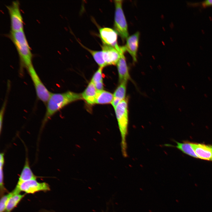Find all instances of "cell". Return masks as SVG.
I'll return each instance as SVG.
<instances>
[{"mask_svg": "<svg viewBox=\"0 0 212 212\" xmlns=\"http://www.w3.org/2000/svg\"><path fill=\"white\" fill-rule=\"evenodd\" d=\"M83 99L82 95L68 91L63 93H52L47 103V110L43 121L42 128L48 120L56 112L68 104Z\"/></svg>", "mask_w": 212, "mask_h": 212, "instance_id": "cell-1", "label": "cell"}, {"mask_svg": "<svg viewBox=\"0 0 212 212\" xmlns=\"http://www.w3.org/2000/svg\"><path fill=\"white\" fill-rule=\"evenodd\" d=\"M114 109L121 136V152L123 156L126 158L127 156L126 139L129 121L127 99L121 101Z\"/></svg>", "mask_w": 212, "mask_h": 212, "instance_id": "cell-2", "label": "cell"}, {"mask_svg": "<svg viewBox=\"0 0 212 212\" xmlns=\"http://www.w3.org/2000/svg\"><path fill=\"white\" fill-rule=\"evenodd\" d=\"M15 45L21 64L27 69L32 65V54L23 30L10 32L9 35Z\"/></svg>", "mask_w": 212, "mask_h": 212, "instance_id": "cell-3", "label": "cell"}, {"mask_svg": "<svg viewBox=\"0 0 212 212\" xmlns=\"http://www.w3.org/2000/svg\"><path fill=\"white\" fill-rule=\"evenodd\" d=\"M115 7L114 28L115 30L123 40L129 37L128 26L122 8V0L114 1Z\"/></svg>", "mask_w": 212, "mask_h": 212, "instance_id": "cell-4", "label": "cell"}, {"mask_svg": "<svg viewBox=\"0 0 212 212\" xmlns=\"http://www.w3.org/2000/svg\"><path fill=\"white\" fill-rule=\"evenodd\" d=\"M27 69L33 83L38 98L43 102L47 103L51 92L48 91L43 83L32 65Z\"/></svg>", "mask_w": 212, "mask_h": 212, "instance_id": "cell-5", "label": "cell"}, {"mask_svg": "<svg viewBox=\"0 0 212 212\" xmlns=\"http://www.w3.org/2000/svg\"><path fill=\"white\" fill-rule=\"evenodd\" d=\"M18 0L13 1L10 5H6L10 17L11 31L16 32L23 30L22 18Z\"/></svg>", "mask_w": 212, "mask_h": 212, "instance_id": "cell-6", "label": "cell"}, {"mask_svg": "<svg viewBox=\"0 0 212 212\" xmlns=\"http://www.w3.org/2000/svg\"><path fill=\"white\" fill-rule=\"evenodd\" d=\"M14 189L19 193L23 191L26 193L33 194L40 191H49L50 188L46 182H39L36 179H33L22 183L18 188L15 187Z\"/></svg>", "mask_w": 212, "mask_h": 212, "instance_id": "cell-7", "label": "cell"}, {"mask_svg": "<svg viewBox=\"0 0 212 212\" xmlns=\"http://www.w3.org/2000/svg\"><path fill=\"white\" fill-rule=\"evenodd\" d=\"M102 56L107 66L117 65L122 54L115 47L103 44L102 46Z\"/></svg>", "mask_w": 212, "mask_h": 212, "instance_id": "cell-8", "label": "cell"}, {"mask_svg": "<svg viewBox=\"0 0 212 212\" xmlns=\"http://www.w3.org/2000/svg\"><path fill=\"white\" fill-rule=\"evenodd\" d=\"M100 36L103 44L115 47L119 50L120 49L117 43V34L113 29L108 28H101L99 29Z\"/></svg>", "mask_w": 212, "mask_h": 212, "instance_id": "cell-9", "label": "cell"}, {"mask_svg": "<svg viewBox=\"0 0 212 212\" xmlns=\"http://www.w3.org/2000/svg\"><path fill=\"white\" fill-rule=\"evenodd\" d=\"M140 33L137 32L129 36L126 39L125 45L124 46L125 51L132 57L134 62L137 60V53L139 46Z\"/></svg>", "mask_w": 212, "mask_h": 212, "instance_id": "cell-10", "label": "cell"}, {"mask_svg": "<svg viewBox=\"0 0 212 212\" xmlns=\"http://www.w3.org/2000/svg\"><path fill=\"white\" fill-rule=\"evenodd\" d=\"M198 158L212 161V145L191 143Z\"/></svg>", "mask_w": 212, "mask_h": 212, "instance_id": "cell-11", "label": "cell"}, {"mask_svg": "<svg viewBox=\"0 0 212 212\" xmlns=\"http://www.w3.org/2000/svg\"><path fill=\"white\" fill-rule=\"evenodd\" d=\"M124 53L122 54L117 65L120 83L127 82L130 79L128 68Z\"/></svg>", "mask_w": 212, "mask_h": 212, "instance_id": "cell-12", "label": "cell"}, {"mask_svg": "<svg viewBox=\"0 0 212 212\" xmlns=\"http://www.w3.org/2000/svg\"><path fill=\"white\" fill-rule=\"evenodd\" d=\"M37 177L31 170L28 158L26 157L24 168L15 188H18L21 183L24 182L31 180L36 179Z\"/></svg>", "mask_w": 212, "mask_h": 212, "instance_id": "cell-13", "label": "cell"}, {"mask_svg": "<svg viewBox=\"0 0 212 212\" xmlns=\"http://www.w3.org/2000/svg\"><path fill=\"white\" fill-rule=\"evenodd\" d=\"M97 91L94 84L91 81L81 94L82 98L88 104L91 105L95 104Z\"/></svg>", "mask_w": 212, "mask_h": 212, "instance_id": "cell-14", "label": "cell"}, {"mask_svg": "<svg viewBox=\"0 0 212 212\" xmlns=\"http://www.w3.org/2000/svg\"><path fill=\"white\" fill-rule=\"evenodd\" d=\"M176 145L175 146L166 144L165 145L168 147H175L182 152L192 157L198 158L192 148L191 142H185L180 143L175 141Z\"/></svg>", "mask_w": 212, "mask_h": 212, "instance_id": "cell-15", "label": "cell"}, {"mask_svg": "<svg viewBox=\"0 0 212 212\" xmlns=\"http://www.w3.org/2000/svg\"><path fill=\"white\" fill-rule=\"evenodd\" d=\"M113 95L104 90L97 91L95 104H107L111 103L113 99Z\"/></svg>", "mask_w": 212, "mask_h": 212, "instance_id": "cell-16", "label": "cell"}, {"mask_svg": "<svg viewBox=\"0 0 212 212\" xmlns=\"http://www.w3.org/2000/svg\"><path fill=\"white\" fill-rule=\"evenodd\" d=\"M127 82L120 83L113 94V100L120 102L125 98Z\"/></svg>", "mask_w": 212, "mask_h": 212, "instance_id": "cell-17", "label": "cell"}, {"mask_svg": "<svg viewBox=\"0 0 212 212\" xmlns=\"http://www.w3.org/2000/svg\"><path fill=\"white\" fill-rule=\"evenodd\" d=\"M25 195V194H21L20 193L13 195L10 198L8 202L5 212H11L16 207Z\"/></svg>", "mask_w": 212, "mask_h": 212, "instance_id": "cell-18", "label": "cell"}, {"mask_svg": "<svg viewBox=\"0 0 212 212\" xmlns=\"http://www.w3.org/2000/svg\"><path fill=\"white\" fill-rule=\"evenodd\" d=\"M85 48L91 54L95 61L100 66V67L103 68L107 66L103 58L102 51L92 50L86 47Z\"/></svg>", "mask_w": 212, "mask_h": 212, "instance_id": "cell-19", "label": "cell"}, {"mask_svg": "<svg viewBox=\"0 0 212 212\" xmlns=\"http://www.w3.org/2000/svg\"><path fill=\"white\" fill-rule=\"evenodd\" d=\"M17 193L13 190L11 192L2 196L0 201V212L5 211L8 202L10 198L14 194Z\"/></svg>", "mask_w": 212, "mask_h": 212, "instance_id": "cell-20", "label": "cell"}, {"mask_svg": "<svg viewBox=\"0 0 212 212\" xmlns=\"http://www.w3.org/2000/svg\"><path fill=\"white\" fill-rule=\"evenodd\" d=\"M103 68L100 67L93 75L91 81L94 84L103 81L102 72Z\"/></svg>", "mask_w": 212, "mask_h": 212, "instance_id": "cell-21", "label": "cell"}, {"mask_svg": "<svg viewBox=\"0 0 212 212\" xmlns=\"http://www.w3.org/2000/svg\"><path fill=\"white\" fill-rule=\"evenodd\" d=\"M3 164L0 165V187L1 195H2L4 193L7 192V190L4 186V174L3 170Z\"/></svg>", "mask_w": 212, "mask_h": 212, "instance_id": "cell-22", "label": "cell"}, {"mask_svg": "<svg viewBox=\"0 0 212 212\" xmlns=\"http://www.w3.org/2000/svg\"><path fill=\"white\" fill-rule=\"evenodd\" d=\"M6 105V102H4V103L3 104V106H2V108L0 112V131L1 130V128L2 127L3 119V118L4 114V112L5 107Z\"/></svg>", "mask_w": 212, "mask_h": 212, "instance_id": "cell-23", "label": "cell"}, {"mask_svg": "<svg viewBox=\"0 0 212 212\" xmlns=\"http://www.w3.org/2000/svg\"><path fill=\"white\" fill-rule=\"evenodd\" d=\"M94 84L97 91H100L103 90V81L96 82Z\"/></svg>", "mask_w": 212, "mask_h": 212, "instance_id": "cell-24", "label": "cell"}, {"mask_svg": "<svg viewBox=\"0 0 212 212\" xmlns=\"http://www.w3.org/2000/svg\"><path fill=\"white\" fill-rule=\"evenodd\" d=\"M202 5L203 6L212 5V0H207L202 2Z\"/></svg>", "mask_w": 212, "mask_h": 212, "instance_id": "cell-25", "label": "cell"}, {"mask_svg": "<svg viewBox=\"0 0 212 212\" xmlns=\"http://www.w3.org/2000/svg\"><path fill=\"white\" fill-rule=\"evenodd\" d=\"M204 95L207 98L208 97L206 95V94H204Z\"/></svg>", "mask_w": 212, "mask_h": 212, "instance_id": "cell-26", "label": "cell"}, {"mask_svg": "<svg viewBox=\"0 0 212 212\" xmlns=\"http://www.w3.org/2000/svg\"><path fill=\"white\" fill-rule=\"evenodd\" d=\"M208 79L209 81H211V79L210 78V77H208Z\"/></svg>", "mask_w": 212, "mask_h": 212, "instance_id": "cell-27", "label": "cell"}, {"mask_svg": "<svg viewBox=\"0 0 212 212\" xmlns=\"http://www.w3.org/2000/svg\"><path fill=\"white\" fill-rule=\"evenodd\" d=\"M182 87H183V89H185V88L184 87H183V86H182Z\"/></svg>", "mask_w": 212, "mask_h": 212, "instance_id": "cell-28", "label": "cell"}]
</instances>
